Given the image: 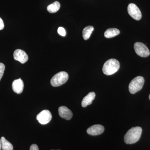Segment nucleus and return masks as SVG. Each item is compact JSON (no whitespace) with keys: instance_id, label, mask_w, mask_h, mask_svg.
I'll use <instances>...</instances> for the list:
<instances>
[{"instance_id":"20","label":"nucleus","mask_w":150,"mask_h":150,"mask_svg":"<svg viewBox=\"0 0 150 150\" xmlns=\"http://www.w3.org/2000/svg\"><path fill=\"white\" fill-rule=\"evenodd\" d=\"M4 21L1 18H0V30H1L4 28Z\"/></svg>"},{"instance_id":"9","label":"nucleus","mask_w":150,"mask_h":150,"mask_svg":"<svg viewBox=\"0 0 150 150\" xmlns=\"http://www.w3.org/2000/svg\"><path fill=\"white\" fill-rule=\"evenodd\" d=\"M104 128L99 124L93 125L87 130V133L91 136H97L101 134L104 132Z\"/></svg>"},{"instance_id":"10","label":"nucleus","mask_w":150,"mask_h":150,"mask_svg":"<svg viewBox=\"0 0 150 150\" xmlns=\"http://www.w3.org/2000/svg\"><path fill=\"white\" fill-rule=\"evenodd\" d=\"M59 113L60 117L66 120H70L73 117V112L66 106H62L59 107Z\"/></svg>"},{"instance_id":"8","label":"nucleus","mask_w":150,"mask_h":150,"mask_svg":"<svg viewBox=\"0 0 150 150\" xmlns=\"http://www.w3.org/2000/svg\"><path fill=\"white\" fill-rule=\"evenodd\" d=\"M13 58L15 60L18 61L21 64H25L27 62L28 56L27 54L21 49H17L13 53Z\"/></svg>"},{"instance_id":"15","label":"nucleus","mask_w":150,"mask_h":150,"mask_svg":"<svg viewBox=\"0 0 150 150\" xmlns=\"http://www.w3.org/2000/svg\"><path fill=\"white\" fill-rule=\"evenodd\" d=\"M61 7L60 3L58 1H55L49 5L47 7V10L50 13H55L59 10Z\"/></svg>"},{"instance_id":"16","label":"nucleus","mask_w":150,"mask_h":150,"mask_svg":"<svg viewBox=\"0 0 150 150\" xmlns=\"http://www.w3.org/2000/svg\"><path fill=\"white\" fill-rule=\"evenodd\" d=\"M94 30V28L92 26H88L85 28L83 30V37L85 40L89 38L92 33Z\"/></svg>"},{"instance_id":"23","label":"nucleus","mask_w":150,"mask_h":150,"mask_svg":"<svg viewBox=\"0 0 150 150\" xmlns=\"http://www.w3.org/2000/svg\"></svg>"},{"instance_id":"13","label":"nucleus","mask_w":150,"mask_h":150,"mask_svg":"<svg viewBox=\"0 0 150 150\" xmlns=\"http://www.w3.org/2000/svg\"><path fill=\"white\" fill-rule=\"evenodd\" d=\"M119 33L120 31L117 28H108L105 32L104 36L106 38H112L119 35Z\"/></svg>"},{"instance_id":"11","label":"nucleus","mask_w":150,"mask_h":150,"mask_svg":"<svg viewBox=\"0 0 150 150\" xmlns=\"http://www.w3.org/2000/svg\"><path fill=\"white\" fill-rule=\"evenodd\" d=\"M13 90L17 94H21L23 91L24 88V83L23 81L21 79H18L13 81L12 85Z\"/></svg>"},{"instance_id":"2","label":"nucleus","mask_w":150,"mask_h":150,"mask_svg":"<svg viewBox=\"0 0 150 150\" xmlns=\"http://www.w3.org/2000/svg\"><path fill=\"white\" fill-rule=\"evenodd\" d=\"M120 68V63L115 59H110L105 63L103 67V72L105 74L110 76L118 71Z\"/></svg>"},{"instance_id":"22","label":"nucleus","mask_w":150,"mask_h":150,"mask_svg":"<svg viewBox=\"0 0 150 150\" xmlns=\"http://www.w3.org/2000/svg\"><path fill=\"white\" fill-rule=\"evenodd\" d=\"M149 99L150 100V94L149 95Z\"/></svg>"},{"instance_id":"19","label":"nucleus","mask_w":150,"mask_h":150,"mask_svg":"<svg viewBox=\"0 0 150 150\" xmlns=\"http://www.w3.org/2000/svg\"><path fill=\"white\" fill-rule=\"evenodd\" d=\"M30 150H39V149H38V146L37 145L33 144L30 146Z\"/></svg>"},{"instance_id":"18","label":"nucleus","mask_w":150,"mask_h":150,"mask_svg":"<svg viewBox=\"0 0 150 150\" xmlns=\"http://www.w3.org/2000/svg\"><path fill=\"white\" fill-rule=\"evenodd\" d=\"M58 33L62 36H65L66 35V30L64 28L60 27L58 29Z\"/></svg>"},{"instance_id":"6","label":"nucleus","mask_w":150,"mask_h":150,"mask_svg":"<svg viewBox=\"0 0 150 150\" xmlns=\"http://www.w3.org/2000/svg\"><path fill=\"white\" fill-rule=\"evenodd\" d=\"M52 117V114L49 110H44L38 114L36 119L40 124L45 125L50 122Z\"/></svg>"},{"instance_id":"7","label":"nucleus","mask_w":150,"mask_h":150,"mask_svg":"<svg viewBox=\"0 0 150 150\" xmlns=\"http://www.w3.org/2000/svg\"><path fill=\"white\" fill-rule=\"evenodd\" d=\"M127 9L129 15L134 19L139 21L142 18V12L138 6L135 4H129Z\"/></svg>"},{"instance_id":"12","label":"nucleus","mask_w":150,"mask_h":150,"mask_svg":"<svg viewBox=\"0 0 150 150\" xmlns=\"http://www.w3.org/2000/svg\"><path fill=\"white\" fill-rule=\"evenodd\" d=\"M95 97L96 94L94 92H90L83 99L81 102L82 106L83 107H86L88 105L92 104Z\"/></svg>"},{"instance_id":"14","label":"nucleus","mask_w":150,"mask_h":150,"mask_svg":"<svg viewBox=\"0 0 150 150\" xmlns=\"http://www.w3.org/2000/svg\"><path fill=\"white\" fill-rule=\"evenodd\" d=\"M1 149L2 150H13V147L12 144L7 141L4 137L1 139Z\"/></svg>"},{"instance_id":"1","label":"nucleus","mask_w":150,"mask_h":150,"mask_svg":"<svg viewBox=\"0 0 150 150\" xmlns=\"http://www.w3.org/2000/svg\"><path fill=\"white\" fill-rule=\"evenodd\" d=\"M142 129L141 127H133L129 129L124 136V142L126 144H132L139 140L142 136Z\"/></svg>"},{"instance_id":"3","label":"nucleus","mask_w":150,"mask_h":150,"mask_svg":"<svg viewBox=\"0 0 150 150\" xmlns=\"http://www.w3.org/2000/svg\"><path fill=\"white\" fill-rule=\"evenodd\" d=\"M144 82V79L141 76H138L133 79L129 85V91L130 93L135 94L141 90Z\"/></svg>"},{"instance_id":"4","label":"nucleus","mask_w":150,"mask_h":150,"mask_svg":"<svg viewBox=\"0 0 150 150\" xmlns=\"http://www.w3.org/2000/svg\"><path fill=\"white\" fill-rule=\"evenodd\" d=\"M69 79L68 73L61 71L57 73L52 78L51 80V85L54 87H58L66 83Z\"/></svg>"},{"instance_id":"17","label":"nucleus","mask_w":150,"mask_h":150,"mask_svg":"<svg viewBox=\"0 0 150 150\" xmlns=\"http://www.w3.org/2000/svg\"><path fill=\"white\" fill-rule=\"evenodd\" d=\"M5 69V66L3 63H0V81L4 75V72Z\"/></svg>"},{"instance_id":"21","label":"nucleus","mask_w":150,"mask_h":150,"mask_svg":"<svg viewBox=\"0 0 150 150\" xmlns=\"http://www.w3.org/2000/svg\"><path fill=\"white\" fill-rule=\"evenodd\" d=\"M1 149V139H0V150Z\"/></svg>"},{"instance_id":"5","label":"nucleus","mask_w":150,"mask_h":150,"mask_svg":"<svg viewBox=\"0 0 150 150\" xmlns=\"http://www.w3.org/2000/svg\"><path fill=\"white\" fill-rule=\"evenodd\" d=\"M134 48L136 54L141 57L146 58L149 56V50L143 43L136 42L134 44Z\"/></svg>"}]
</instances>
